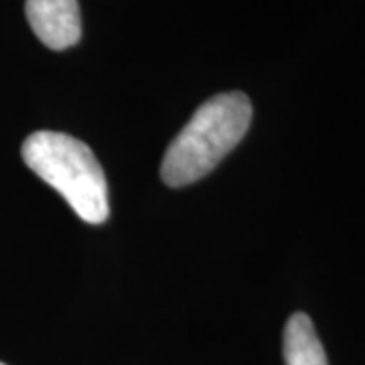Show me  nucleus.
<instances>
[{
    "mask_svg": "<svg viewBox=\"0 0 365 365\" xmlns=\"http://www.w3.org/2000/svg\"><path fill=\"white\" fill-rule=\"evenodd\" d=\"M23 160L83 222L100 225L108 220V182L88 144L63 132H33L23 144Z\"/></svg>",
    "mask_w": 365,
    "mask_h": 365,
    "instance_id": "2",
    "label": "nucleus"
},
{
    "mask_svg": "<svg viewBox=\"0 0 365 365\" xmlns=\"http://www.w3.org/2000/svg\"><path fill=\"white\" fill-rule=\"evenodd\" d=\"M26 21L39 41L53 51H63L81 39L78 0H26Z\"/></svg>",
    "mask_w": 365,
    "mask_h": 365,
    "instance_id": "3",
    "label": "nucleus"
},
{
    "mask_svg": "<svg viewBox=\"0 0 365 365\" xmlns=\"http://www.w3.org/2000/svg\"><path fill=\"white\" fill-rule=\"evenodd\" d=\"M282 353L287 365H329L313 321L304 313H294L288 319Z\"/></svg>",
    "mask_w": 365,
    "mask_h": 365,
    "instance_id": "4",
    "label": "nucleus"
},
{
    "mask_svg": "<svg viewBox=\"0 0 365 365\" xmlns=\"http://www.w3.org/2000/svg\"><path fill=\"white\" fill-rule=\"evenodd\" d=\"M0 365H6V364H2V361H0Z\"/></svg>",
    "mask_w": 365,
    "mask_h": 365,
    "instance_id": "5",
    "label": "nucleus"
},
{
    "mask_svg": "<svg viewBox=\"0 0 365 365\" xmlns=\"http://www.w3.org/2000/svg\"><path fill=\"white\" fill-rule=\"evenodd\" d=\"M252 102L242 91L209 98L169 144L160 177L169 187H187L203 179L246 136Z\"/></svg>",
    "mask_w": 365,
    "mask_h": 365,
    "instance_id": "1",
    "label": "nucleus"
}]
</instances>
